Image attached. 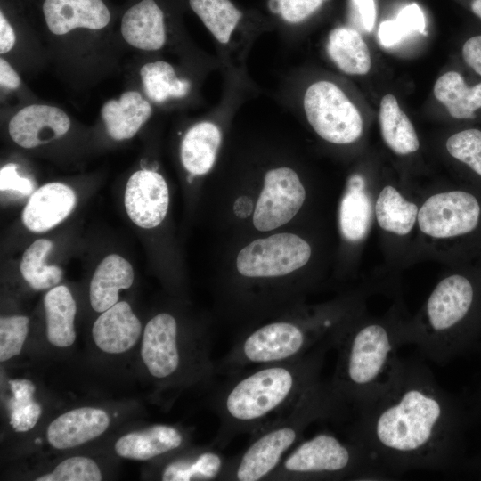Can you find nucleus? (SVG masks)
Instances as JSON below:
<instances>
[{"label": "nucleus", "mask_w": 481, "mask_h": 481, "mask_svg": "<svg viewBox=\"0 0 481 481\" xmlns=\"http://www.w3.org/2000/svg\"><path fill=\"white\" fill-rule=\"evenodd\" d=\"M355 413L346 436L388 479L461 460L469 415L418 361L399 358L387 384Z\"/></svg>", "instance_id": "f257e3e1"}, {"label": "nucleus", "mask_w": 481, "mask_h": 481, "mask_svg": "<svg viewBox=\"0 0 481 481\" xmlns=\"http://www.w3.org/2000/svg\"><path fill=\"white\" fill-rule=\"evenodd\" d=\"M312 255L291 228L240 240L217 278V307L242 330L301 304Z\"/></svg>", "instance_id": "f03ea898"}, {"label": "nucleus", "mask_w": 481, "mask_h": 481, "mask_svg": "<svg viewBox=\"0 0 481 481\" xmlns=\"http://www.w3.org/2000/svg\"><path fill=\"white\" fill-rule=\"evenodd\" d=\"M324 342L301 357L248 368L229 376L213 397L217 433L212 444L223 450L236 436L251 435L290 407L317 383L330 349Z\"/></svg>", "instance_id": "7ed1b4c3"}, {"label": "nucleus", "mask_w": 481, "mask_h": 481, "mask_svg": "<svg viewBox=\"0 0 481 481\" xmlns=\"http://www.w3.org/2000/svg\"><path fill=\"white\" fill-rule=\"evenodd\" d=\"M354 321L349 304L306 306L301 303L240 330L217 362V374L229 376L254 366L293 360L324 342H334L337 347Z\"/></svg>", "instance_id": "20e7f679"}, {"label": "nucleus", "mask_w": 481, "mask_h": 481, "mask_svg": "<svg viewBox=\"0 0 481 481\" xmlns=\"http://www.w3.org/2000/svg\"><path fill=\"white\" fill-rule=\"evenodd\" d=\"M348 409L330 381L319 380L290 407L250 435L248 446L230 458L221 481H258L278 467L316 421L342 420Z\"/></svg>", "instance_id": "39448f33"}, {"label": "nucleus", "mask_w": 481, "mask_h": 481, "mask_svg": "<svg viewBox=\"0 0 481 481\" xmlns=\"http://www.w3.org/2000/svg\"><path fill=\"white\" fill-rule=\"evenodd\" d=\"M406 344L405 325L369 321L351 323L336 350L338 359L330 383L340 401L355 412L389 381Z\"/></svg>", "instance_id": "423d86ee"}, {"label": "nucleus", "mask_w": 481, "mask_h": 481, "mask_svg": "<svg viewBox=\"0 0 481 481\" xmlns=\"http://www.w3.org/2000/svg\"><path fill=\"white\" fill-rule=\"evenodd\" d=\"M473 283L464 275L444 278L429 295L423 316L405 325L406 344L415 345L428 359L444 364L473 347L480 325L472 320Z\"/></svg>", "instance_id": "0eeeda50"}, {"label": "nucleus", "mask_w": 481, "mask_h": 481, "mask_svg": "<svg viewBox=\"0 0 481 481\" xmlns=\"http://www.w3.org/2000/svg\"><path fill=\"white\" fill-rule=\"evenodd\" d=\"M306 200L298 171L288 165L273 166L253 184L226 189L225 221L243 239L291 228Z\"/></svg>", "instance_id": "6e6552de"}, {"label": "nucleus", "mask_w": 481, "mask_h": 481, "mask_svg": "<svg viewBox=\"0 0 481 481\" xmlns=\"http://www.w3.org/2000/svg\"><path fill=\"white\" fill-rule=\"evenodd\" d=\"M387 479L358 443L347 436L342 439L328 430L299 442L266 478L268 481Z\"/></svg>", "instance_id": "1a4fd4ad"}, {"label": "nucleus", "mask_w": 481, "mask_h": 481, "mask_svg": "<svg viewBox=\"0 0 481 481\" xmlns=\"http://www.w3.org/2000/svg\"><path fill=\"white\" fill-rule=\"evenodd\" d=\"M303 106L309 125L330 143H352L363 133L359 110L333 82L320 80L311 84L305 92Z\"/></svg>", "instance_id": "9d476101"}, {"label": "nucleus", "mask_w": 481, "mask_h": 481, "mask_svg": "<svg viewBox=\"0 0 481 481\" xmlns=\"http://www.w3.org/2000/svg\"><path fill=\"white\" fill-rule=\"evenodd\" d=\"M480 207L472 194L452 191L430 196L418 212L421 232L437 239L472 232L478 224Z\"/></svg>", "instance_id": "9b49d317"}, {"label": "nucleus", "mask_w": 481, "mask_h": 481, "mask_svg": "<svg viewBox=\"0 0 481 481\" xmlns=\"http://www.w3.org/2000/svg\"><path fill=\"white\" fill-rule=\"evenodd\" d=\"M181 325L168 312H160L146 324L141 355L150 374L158 379H175L184 367Z\"/></svg>", "instance_id": "f8f14e48"}, {"label": "nucleus", "mask_w": 481, "mask_h": 481, "mask_svg": "<svg viewBox=\"0 0 481 481\" xmlns=\"http://www.w3.org/2000/svg\"><path fill=\"white\" fill-rule=\"evenodd\" d=\"M124 202L133 223L143 229L155 228L164 221L167 214V183L156 171H136L127 181Z\"/></svg>", "instance_id": "ddd939ff"}, {"label": "nucleus", "mask_w": 481, "mask_h": 481, "mask_svg": "<svg viewBox=\"0 0 481 481\" xmlns=\"http://www.w3.org/2000/svg\"><path fill=\"white\" fill-rule=\"evenodd\" d=\"M69 127V118L61 109L32 104L12 118L8 129L18 145L29 149L61 137Z\"/></svg>", "instance_id": "4468645a"}, {"label": "nucleus", "mask_w": 481, "mask_h": 481, "mask_svg": "<svg viewBox=\"0 0 481 481\" xmlns=\"http://www.w3.org/2000/svg\"><path fill=\"white\" fill-rule=\"evenodd\" d=\"M77 202L74 191L61 183H50L35 191L22 213L24 225L34 232H44L62 222Z\"/></svg>", "instance_id": "2eb2a0df"}, {"label": "nucleus", "mask_w": 481, "mask_h": 481, "mask_svg": "<svg viewBox=\"0 0 481 481\" xmlns=\"http://www.w3.org/2000/svg\"><path fill=\"white\" fill-rule=\"evenodd\" d=\"M43 12L48 29L55 35L77 28L101 29L110 20L102 0H45Z\"/></svg>", "instance_id": "dca6fc26"}, {"label": "nucleus", "mask_w": 481, "mask_h": 481, "mask_svg": "<svg viewBox=\"0 0 481 481\" xmlns=\"http://www.w3.org/2000/svg\"><path fill=\"white\" fill-rule=\"evenodd\" d=\"M109 424V416L103 410L80 407L53 420L47 428V439L56 449H69L98 437Z\"/></svg>", "instance_id": "f3484780"}, {"label": "nucleus", "mask_w": 481, "mask_h": 481, "mask_svg": "<svg viewBox=\"0 0 481 481\" xmlns=\"http://www.w3.org/2000/svg\"><path fill=\"white\" fill-rule=\"evenodd\" d=\"M142 333V324L126 301L116 303L95 320L92 334L96 346L109 354L131 349Z\"/></svg>", "instance_id": "a211bd4d"}, {"label": "nucleus", "mask_w": 481, "mask_h": 481, "mask_svg": "<svg viewBox=\"0 0 481 481\" xmlns=\"http://www.w3.org/2000/svg\"><path fill=\"white\" fill-rule=\"evenodd\" d=\"M222 142V129L212 121L198 122L187 130L181 142L180 159L190 183L213 169Z\"/></svg>", "instance_id": "6ab92c4d"}, {"label": "nucleus", "mask_w": 481, "mask_h": 481, "mask_svg": "<svg viewBox=\"0 0 481 481\" xmlns=\"http://www.w3.org/2000/svg\"><path fill=\"white\" fill-rule=\"evenodd\" d=\"M121 33L125 41L135 48H162L166 42L163 12L154 0H142L123 15Z\"/></svg>", "instance_id": "aec40b11"}, {"label": "nucleus", "mask_w": 481, "mask_h": 481, "mask_svg": "<svg viewBox=\"0 0 481 481\" xmlns=\"http://www.w3.org/2000/svg\"><path fill=\"white\" fill-rule=\"evenodd\" d=\"M184 439L178 428L159 424L121 436L115 451L123 458L146 461L180 449Z\"/></svg>", "instance_id": "412c9836"}, {"label": "nucleus", "mask_w": 481, "mask_h": 481, "mask_svg": "<svg viewBox=\"0 0 481 481\" xmlns=\"http://www.w3.org/2000/svg\"><path fill=\"white\" fill-rule=\"evenodd\" d=\"M229 460L221 449L211 444L167 461L160 477L163 481H221Z\"/></svg>", "instance_id": "4be33fe9"}, {"label": "nucleus", "mask_w": 481, "mask_h": 481, "mask_svg": "<svg viewBox=\"0 0 481 481\" xmlns=\"http://www.w3.org/2000/svg\"><path fill=\"white\" fill-rule=\"evenodd\" d=\"M134 271L127 260L117 254L107 256L97 266L90 283L93 309L102 313L118 303V292L131 287Z\"/></svg>", "instance_id": "5701e85b"}, {"label": "nucleus", "mask_w": 481, "mask_h": 481, "mask_svg": "<svg viewBox=\"0 0 481 481\" xmlns=\"http://www.w3.org/2000/svg\"><path fill=\"white\" fill-rule=\"evenodd\" d=\"M151 104L136 91H127L118 100H110L102 108L108 134L114 140L132 138L149 119Z\"/></svg>", "instance_id": "b1692460"}, {"label": "nucleus", "mask_w": 481, "mask_h": 481, "mask_svg": "<svg viewBox=\"0 0 481 481\" xmlns=\"http://www.w3.org/2000/svg\"><path fill=\"white\" fill-rule=\"evenodd\" d=\"M360 175H353L339 205L338 222L342 237L348 242L362 240L367 234L371 221V203Z\"/></svg>", "instance_id": "393cba45"}, {"label": "nucleus", "mask_w": 481, "mask_h": 481, "mask_svg": "<svg viewBox=\"0 0 481 481\" xmlns=\"http://www.w3.org/2000/svg\"><path fill=\"white\" fill-rule=\"evenodd\" d=\"M326 51L333 63L348 75H364L371 65L369 48L353 28L333 29L327 39Z\"/></svg>", "instance_id": "a878e982"}, {"label": "nucleus", "mask_w": 481, "mask_h": 481, "mask_svg": "<svg viewBox=\"0 0 481 481\" xmlns=\"http://www.w3.org/2000/svg\"><path fill=\"white\" fill-rule=\"evenodd\" d=\"M46 335L57 347H69L76 339L74 320L76 302L69 289L60 285L50 289L44 298Z\"/></svg>", "instance_id": "bb28decb"}, {"label": "nucleus", "mask_w": 481, "mask_h": 481, "mask_svg": "<svg viewBox=\"0 0 481 481\" xmlns=\"http://www.w3.org/2000/svg\"><path fill=\"white\" fill-rule=\"evenodd\" d=\"M379 120L383 140L393 151L406 155L419 149L420 142L412 123L393 94L382 97Z\"/></svg>", "instance_id": "cd10ccee"}, {"label": "nucleus", "mask_w": 481, "mask_h": 481, "mask_svg": "<svg viewBox=\"0 0 481 481\" xmlns=\"http://www.w3.org/2000/svg\"><path fill=\"white\" fill-rule=\"evenodd\" d=\"M434 94L455 118H473L481 108V83L468 86L456 71H449L436 80Z\"/></svg>", "instance_id": "c85d7f7f"}, {"label": "nucleus", "mask_w": 481, "mask_h": 481, "mask_svg": "<svg viewBox=\"0 0 481 481\" xmlns=\"http://www.w3.org/2000/svg\"><path fill=\"white\" fill-rule=\"evenodd\" d=\"M418 207L406 200L391 185L380 192L375 205L379 225L385 231L405 235L413 228L418 217Z\"/></svg>", "instance_id": "c756f323"}, {"label": "nucleus", "mask_w": 481, "mask_h": 481, "mask_svg": "<svg viewBox=\"0 0 481 481\" xmlns=\"http://www.w3.org/2000/svg\"><path fill=\"white\" fill-rule=\"evenodd\" d=\"M140 76L145 94L158 103L170 98H183L191 88L190 81L178 78L173 66L164 61L144 64L140 69Z\"/></svg>", "instance_id": "7c9ffc66"}, {"label": "nucleus", "mask_w": 481, "mask_h": 481, "mask_svg": "<svg viewBox=\"0 0 481 481\" xmlns=\"http://www.w3.org/2000/svg\"><path fill=\"white\" fill-rule=\"evenodd\" d=\"M189 4L217 42L227 45L241 20L240 11L230 0H189Z\"/></svg>", "instance_id": "2f4dec72"}, {"label": "nucleus", "mask_w": 481, "mask_h": 481, "mask_svg": "<svg viewBox=\"0 0 481 481\" xmlns=\"http://www.w3.org/2000/svg\"><path fill=\"white\" fill-rule=\"evenodd\" d=\"M52 248V241L39 239L35 240L23 254L20 270L24 280L34 289H49L61 280V268L45 264V259Z\"/></svg>", "instance_id": "473e14b6"}, {"label": "nucleus", "mask_w": 481, "mask_h": 481, "mask_svg": "<svg viewBox=\"0 0 481 481\" xmlns=\"http://www.w3.org/2000/svg\"><path fill=\"white\" fill-rule=\"evenodd\" d=\"M12 397L9 401L10 424L17 432H26L35 427L41 406L34 400L35 385L29 379L9 381Z\"/></svg>", "instance_id": "72a5a7b5"}, {"label": "nucleus", "mask_w": 481, "mask_h": 481, "mask_svg": "<svg viewBox=\"0 0 481 481\" xmlns=\"http://www.w3.org/2000/svg\"><path fill=\"white\" fill-rule=\"evenodd\" d=\"M426 20L420 7L410 4L403 7L395 20L382 21L379 27L378 38L385 47H391L414 32L425 33Z\"/></svg>", "instance_id": "f704fd0d"}, {"label": "nucleus", "mask_w": 481, "mask_h": 481, "mask_svg": "<svg viewBox=\"0 0 481 481\" xmlns=\"http://www.w3.org/2000/svg\"><path fill=\"white\" fill-rule=\"evenodd\" d=\"M102 473L97 463L86 456H73L55 469L36 478L37 481H100Z\"/></svg>", "instance_id": "c9c22d12"}, {"label": "nucleus", "mask_w": 481, "mask_h": 481, "mask_svg": "<svg viewBox=\"0 0 481 481\" xmlns=\"http://www.w3.org/2000/svg\"><path fill=\"white\" fill-rule=\"evenodd\" d=\"M448 152L481 175V131L471 128L451 135L446 142Z\"/></svg>", "instance_id": "e433bc0d"}, {"label": "nucleus", "mask_w": 481, "mask_h": 481, "mask_svg": "<svg viewBox=\"0 0 481 481\" xmlns=\"http://www.w3.org/2000/svg\"><path fill=\"white\" fill-rule=\"evenodd\" d=\"M29 331V318L22 315L0 319V361L4 362L19 355Z\"/></svg>", "instance_id": "4c0bfd02"}, {"label": "nucleus", "mask_w": 481, "mask_h": 481, "mask_svg": "<svg viewBox=\"0 0 481 481\" xmlns=\"http://www.w3.org/2000/svg\"><path fill=\"white\" fill-rule=\"evenodd\" d=\"M324 0H274L276 12L287 22H302L314 13Z\"/></svg>", "instance_id": "58836bf2"}, {"label": "nucleus", "mask_w": 481, "mask_h": 481, "mask_svg": "<svg viewBox=\"0 0 481 481\" xmlns=\"http://www.w3.org/2000/svg\"><path fill=\"white\" fill-rule=\"evenodd\" d=\"M18 165L8 163L0 169V190L29 195L34 189L29 178L22 177L17 172Z\"/></svg>", "instance_id": "ea45409f"}, {"label": "nucleus", "mask_w": 481, "mask_h": 481, "mask_svg": "<svg viewBox=\"0 0 481 481\" xmlns=\"http://www.w3.org/2000/svg\"><path fill=\"white\" fill-rule=\"evenodd\" d=\"M361 28L371 32L375 25L377 11L374 0H350Z\"/></svg>", "instance_id": "a19ab883"}, {"label": "nucleus", "mask_w": 481, "mask_h": 481, "mask_svg": "<svg viewBox=\"0 0 481 481\" xmlns=\"http://www.w3.org/2000/svg\"><path fill=\"white\" fill-rule=\"evenodd\" d=\"M462 56L466 63L481 76V35L472 37L464 43Z\"/></svg>", "instance_id": "79ce46f5"}, {"label": "nucleus", "mask_w": 481, "mask_h": 481, "mask_svg": "<svg viewBox=\"0 0 481 481\" xmlns=\"http://www.w3.org/2000/svg\"><path fill=\"white\" fill-rule=\"evenodd\" d=\"M16 41L15 33L4 16L3 12L0 13V53H6L14 45Z\"/></svg>", "instance_id": "37998d69"}, {"label": "nucleus", "mask_w": 481, "mask_h": 481, "mask_svg": "<svg viewBox=\"0 0 481 481\" xmlns=\"http://www.w3.org/2000/svg\"><path fill=\"white\" fill-rule=\"evenodd\" d=\"M0 85L8 89H17L20 85V79L16 71L4 60L0 59Z\"/></svg>", "instance_id": "c03bdc74"}, {"label": "nucleus", "mask_w": 481, "mask_h": 481, "mask_svg": "<svg viewBox=\"0 0 481 481\" xmlns=\"http://www.w3.org/2000/svg\"><path fill=\"white\" fill-rule=\"evenodd\" d=\"M472 412L475 416H481V386L474 396Z\"/></svg>", "instance_id": "a18cd8bd"}, {"label": "nucleus", "mask_w": 481, "mask_h": 481, "mask_svg": "<svg viewBox=\"0 0 481 481\" xmlns=\"http://www.w3.org/2000/svg\"><path fill=\"white\" fill-rule=\"evenodd\" d=\"M469 6L472 12L481 19V0H471Z\"/></svg>", "instance_id": "49530a36"}, {"label": "nucleus", "mask_w": 481, "mask_h": 481, "mask_svg": "<svg viewBox=\"0 0 481 481\" xmlns=\"http://www.w3.org/2000/svg\"><path fill=\"white\" fill-rule=\"evenodd\" d=\"M477 468L481 473V456L479 457L478 461H477Z\"/></svg>", "instance_id": "de8ad7c7"}]
</instances>
